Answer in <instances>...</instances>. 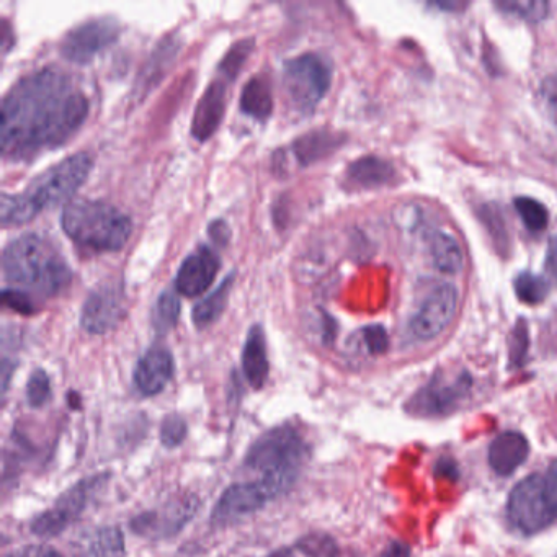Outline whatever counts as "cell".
I'll return each instance as SVG.
<instances>
[{
  "label": "cell",
  "mask_w": 557,
  "mask_h": 557,
  "mask_svg": "<svg viewBox=\"0 0 557 557\" xmlns=\"http://www.w3.org/2000/svg\"><path fill=\"white\" fill-rule=\"evenodd\" d=\"M64 233L87 249L113 252L126 246L133 223L125 213L100 200L76 198L61 214Z\"/></svg>",
  "instance_id": "obj_4"
},
{
  "label": "cell",
  "mask_w": 557,
  "mask_h": 557,
  "mask_svg": "<svg viewBox=\"0 0 557 557\" xmlns=\"http://www.w3.org/2000/svg\"><path fill=\"white\" fill-rule=\"evenodd\" d=\"M435 474L438 475V478H448L456 481L459 475L458 466H456V462H453L451 459H440V461L436 462Z\"/></svg>",
  "instance_id": "obj_42"
},
{
  "label": "cell",
  "mask_w": 557,
  "mask_h": 557,
  "mask_svg": "<svg viewBox=\"0 0 557 557\" xmlns=\"http://www.w3.org/2000/svg\"><path fill=\"white\" fill-rule=\"evenodd\" d=\"M220 270V257L211 247L200 246L182 262L175 276V288L181 295L195 298L210 288Z\"/></svg>",
  "instance_id": "obj_16"
},
{
  "label": "cell",
  "mask_w": 557,
  "mask_h": 557,
  "mask_svg": "<svg viewBox=\"0 0 557 557\" xmlns=\"http://www.w3.org/2000/svg\"><path fill=\"white\" fill-rule=\"evenodd\" d=\"M174 373V355L169 348L154 345L139 358L133 374V383L143 397L158 396L171 383Z\"/></svg>",
  "instance_id": "obj_15"
},
{
  "label": "cell",
  "mask_w": 557,
  "mask_h": 557,
  "mask_svg": "<svg viewBox=\"0 0 557 557\" xmlns=\"http://www.w3.org/2000/svg\"><path fill=\"white\" fill-rule=\"evenodd\" d=\"M528 335L523 327L515 329L513 341H511L510 361L511 367H523L527 360Z\"/></svg>",
  "instance_id": "obj_38"
},
{
  "label": "cell",
  "mask_w": 557,
  "mask_h": 557,
  "mask_svg": "<svg viewBox=\"0 0 557 557\" xmlns=\"http://www.w3.org/2000/svg\"><path fill=\"white\" fill-rule=\"evenodd\" d=\"M0 24H2V27H0V40H2V51L4 53H8L9 48L14 45V35H12V28L11 25H9V22L5 21V18H0Z\"/></svg>",
  "instance_id": "obj_44"
},
{
  "label": "cell",
  "mask_w": 557,
  "mask_h": 557,
  "mask_svg": "<svg viewBox=\"0 0 557 557\" xmlns=\"http://www.w3.org/2000/svg\"><path fill=\"white\" fill-rule=\"evenodd\" d=\"M530 456V443L520 432H504L488 446V465L495 474H513Z\"/></svg>",
  "instance_id": "obj_18"
},
{
  "label": "cell",
  "mask_w": 557,
  "mask_h": 557,
  "mask_svg": "<svg viewBox=\"0 0 557 557\" xmlns=\"http://www.w3.org/2000/svg\"><path fill=\"white\" fill-rule=\"evenodd\" d=\"M544 495L553 507L554 513L557 515V459L550 462L546 474L543 475Z\"/></svg>",
  "instance_id": "obj_40"
},
{
  "label": "cell",
  "mask_w": 557,
  "mask_h": 557,
  "mask_svg": "<svg viewBox=\"0 0 557 557\" xmlns=\"http://www.w3.org/2000/svg\"><path fill=\"white\" fill-rule=\"evenodd\" d=\"M9 557H63V554L48 544H27L9 554Z\"/></svg>",
  "instance_id": "obj_39"
},
{
  "label": "cell",
  "mask_w": 557,
  "mask_h": 557,
  "mask_svg": "<svg viewBox=\"0 0 557 557\" xmlns=\"http://www.w3.org/2000/svg\"><path fill=\"white\" fill-rule=\"evenodd\" d=\"M515 292L527 305H537L547 296V283L543 276L523 272L515 280Z\"/></svg>",
  "instance_id": "obj_30"
},
{
  "label": "cell",
  "mask_w": 557,
  "mask_h": 557,
  "mask_svg": "<svg viewBox=\"0 0 557 557\" xmlns=\"http://www.w3.org/2000/svg\"><path fill=\"white\" fill-rule=\"evenodd\" d=\"M547 272L557 282V239L550 243L549 256H547Z\"/></svg>",
  "instance_id": "obj_45"
},
{
  "label": "cell",
  "mask_w": 557,
  "mask_h": 557,
  "mask_svg": "<svg viewBox=\"0 0 557 557\" xmlns=\"http://www.w3.org/2000/svg\"><path fill=\"white\" fill-rule=\"evenodd\" d=\"M227 83L216 77L210 86L205 89L203 96L198 100L191 120V136L197 141L203 143L220 128L226 113Z\"/></svg>",
  "instance_id": "obj_17"
},
{
  "label": "cell",
  "mask_w": 557,
  "mask_h": 557,
  "mask_svg": "<svg viewBox=\"0 0 557 557\" xmlns=\"http://www.w3.org/2000/svg\"><path fill=\"white\" fill-rule=\"evenodd\" d=\"M125 295L120 283L106 282L94 288L87 296L81 314L84 331L103 335L113 331L125 318Z\"/></svg>",
  "instance_id": "obj_13"
},
{
  "label": "cell",
  "mask_w": 557,
  "mask_h": 557,
  "mask_svg": "<svg viewBox=\"0 0 557 557\" xmlns=\"http://www.w3.org/2000/svg\"><path fill=\"white\" fill-rule=\"evenodd\" d=\"M515 208H517L518 214H520L521 221L528 230L533 231V233L546 230L549 213L540 201L533 200V198L520 197L515 200Z\"/></svg>",
  "instance_id": "obj_29"
},
{
  "label": "cell",
  "mask_w": 557,
  "mask_h": 557,
  "mask_svg": "<svg viewBox=\"0 0 557 557\" xmlns=\"http://www.w3.org/2000/svg\"><path fill=\"white\" fill-rule=\"evenodd\" d=\"M86 557H126L122 528L102 527L94 531L86 546Z\"/></svg>",
  "instance_id": "obj_26"
},
{
  "label": "cell",
  "mask_w": 557,
  "mask_h": 557,
  "mask_svg": "<svg viewBox=\"0 0 557 557\" xmlns=\"http://www.w3.org/2000/svg\"><path fill=\"white\" fill-rule=\"evenodd\" d=\"M363 342L371 355L384 354L387 350V345H389L386 331L381 325H368V327H364Z\"/></svg>",
  "instance_id": "obj_36"
},
{
  "label": "cell",
  "mask_w": 557,
  "mask_h": 557,
  "mask_svg": "<svg viewBox=\"0 0 557 557\" xmlns=\"http://www.w3.org/2000/svg\"><path fill=\"white\" fill-rule=\"evenodd\" d=\"M178 50H181V41H178V38L172 37V35L159 41L148 63L145 64L141 73H139L135 86V96H138L139 99H145L148 94H151V90L161 83L169 67L174 64Z\"/></svg>",
  "instance_id": "obj_19"
},
{
  "label": "cell",
  "mask_w": 557,
  "mask_h": 557,
  "mask_svg": "<svg viewBox=\"0 0 557 557\" xmlns=\"http://www.w3.org/2000/svg\"><path fill=\"white\" fill-rule=\"evenodd\" d=\"M122 34V24L115 17H96L76 25L64 35L60 45L61 57L71 63L87 64L112 47Z\"/></svg>",
  "instance_id": "obj_12"
},
{
  "label": "cell",
  "mask_w": 557,
  "mask_h": 557,
  "mask_svg": "<svg viewBox=\"0 0 557 557\" xmlns=\"http://www.w3.org/2000/svg\"><path fill=\"white\" fill-rule=\"evenodd\" d=\"M253 47H256L253 38H243V40L234 44L230 51H227L226 57L221 61L220 67H218L221 79L226 81V83L236 79L240 71H243L244 64L249 60Z\"/></svg>",
  "instance_id": "obj_28"
},
{
  "label": "cell",
  "mask_w": 557,
  "mask_h": 557,
  "mask_svg": "<svg viewBox=\"0 0 557 557\" xmlns=\"http://www.w3.org/2000/svg\"><path fill=\"white\" fill-rule=\"evenodd\" d=\"M471 391L472 377L466 371H436L435 376L410 397L407 410L422 419H440L461 409L471 397Z\"/></svg>",
  "instance_id": "obj_7"
},
{
  "label": "cell",
  "mask_w": 557,
  "mask_h": 557,
  "mask_svg": "<svg viewBox=\"0 0 557 557\" xmlns=\"http://www.w3.org/2000/svg\"><path fill=\"white\" fill-rule=\"evenodd\" d=\"M332 70L324 57L305 53L283 64V89L293 109L311 115L331 89Z\"/></svg>",
  "instance_id": "obj_6"
},
{
  "label": "cell",
  "mask_w": 557,
  "mask_h": 557,
  "mask_svg": "<svg viewBox=\"0 0 557 557\" xmlns=\"http://www.w3.org/2000/svg\"><path fill=\"white\" fill-rule=\"evenodd\" d=\"M278 497V492L262 479L234 482L218 498L213 513H211V523L214 527L237 523V521L262 510L269 502Z\"/></svg>",
  "instance_id": "obj_11"
},
{
  "label": "cell",
  "mask_w": 557,
  "mask_h": 557,
  "mask_svg": "<svg viewBox=\"0 0 557 557\" xmlns=\"http://www.w3.org/2000/svg\"><path fill=\"white\" fill-rule=\"evenodd\" d=\"M233 283L234 273H230L214 292H211L207 298L201 299L200 302L195 305L194 311H191V319H194V324L198 329L210 327L211 324H214L220 319V315L226 309Z\"/></svg>",
  "instance_id": "obj_24"
},
{
  "label": "cell",
  "mask_w": 557,
  "mask_h": 557,
  "mask_svg": "<svg viewBox=\"0 0 557 557\" xmlns=\"http://www.w3.org/2000/svg\"><path fill=\"white\" fill-rule=\"evenodd\" d=\"M498 8L508 14L518 15L528 22H541L549 12V4L541 2V0H531V2H520V0H511V2H500Z\"/></svg>",
  "instance_id": "obj_33"
},
{
  "label": "cell",
  "mask_w": 557,
  "mask_h": 557,
  "mask_svg": "<svg viewBox=\"0 0 557 557\" xmlns=\"http://www.w3.org/2000/svg\"><path fill=\"white\" fill-rule=\"evenodd\" d=\"M106 472L102 474L89 475L83 481L76 482L73 487L64 491L54 502L53 507L41 511L40 515L30 521V530L35 536L54 537L60 536L64 530L71 527L81 515L89 507L90 498L99 492L109 481Z\"/></svg>",
  "instance_id": "obj_8"
},
{
  "label": "cell",
  "mask_w": 557,
  "mask_h": 557,
  "mask_svg": "<svg viewBox=\"0 0 557 557\" xmlns=\"http://www.w3.org/2000/svg\"><path fill=\"white\" fill-rule=\"evenodd\" d=\"M430 253H432L433 265L443 273L461 272L462 252L455 237L445 233H435L430 239Z\"/></svg>",
  "instance_id": "obj_25"
},
{
  "label": "cell",
  "mask_w": 557,
  "mask_h": 557,
  "mask_svg": "<svg viewBox=\"0 0 557 557\" xmlns=\"http://www.w3.org/2000/svg\"><path fill=\"white\" fill-rule=\"evenodd\" d=\"M200 510V498L195 494H181L161 507L143 511L129 520L136 536L149 541H164L177 536Z\"/></svg>",
  "instance_id": "obj_10"
},
{
  "label": "cell",
  "mask_w": 557,
  "mask_h": 557,
  "mask_svg": "<svg viewBox=\"0 0 557 557\" xmlns=\"http://www.w3.org/2000/svg\"><path fill=\"white\" fill-rule=\"evenodd\" d=\"M381 557H410L409 544L393 541V543L387 544Z\"/></svg>",
  "instance_id": "obj_43"
},
{
  "label": "cell",
  "mask_w": 557,
  "mask_h": 557,
  "mask_svg": "<svg viewBox=\"0 0 557 557\" xmlns=\"http://www.w3.org/2000/svg\"><path fill=\"white\" fill-rule=\"evenodd\" d=\"M181 315V301L172 292L161 293L154 308H152V327L159 335L169 334L177 324Z\"/></svg>",
  "instance_id": "obj_27"
},
{
  "label": "cell",
  "mask_w": 557,
  "mask_h": 557,
  "mask_svg": "<svg viewBox=\"0 0 557 557\" xmlns=\"http://www.w3.org/2000/svg\"><path fill=\"white\" fill-rule=\"evenodd\" d=\"M507 515L524 534L540 533L556 523L557 515L544 495L543 475H528L515 485L508 497Z\"/></svg>",
  "instance_id": "obj_9"
},
{
  "label": "cell",
  "mask_w": 557,
  "mask_h": 557,
  "mask_svg": "<svg viewBox=\"0 0 557 557\" xmlns=\"http://www.w3.org/2000/svg\"><path fill=\"white\" fill-rule=\"evenodd\" d=\"M2 302L8 308L14 309V311L21 312L24 315H32L37 312V306H35L30 293L22 292V289L5 288L2 292Z\"/></svg>",
  "instance_id": "obj_35"
},
{
  "label": "cell",
  "mask_w": 557,
  "mask_h": 557,
  "mask_svg": "<svg viewBox=\"0 0 557 557\" xmlns=\"http://www.w3.org/2000/svg\"><path fill=\"white\" fill-rule=\"evenodd\" d=\"M208 233H210L213 243L218 244L220 247H224L230 243L231 230L230 226H227L226 221H213V223L208 226Z\"/></svg>",
  "instance_id": "obj_41"
},
{
  "label": "cell",
  "mask_w": 557,
  "mask_h": 557,
  "mask_svg": "<svg viewBox=\"0 0 557 557\" xmlns=\"http://www.w3.org/2000/svg\"><path fill=\"white\" fill-rule=\"evenodd\" d=\"M267 557H295V554L283 547V549L275 550V553L269 554Z\"/></svg>",
  "instance_id": "obj_47"
},
{
  "label": "cell",
  "mask_w": 557,
  "mask_h": 557,
  "mask_svg": "<svg viewBox=\"0 0 557 557\" xmlns=\"http://www.w3.org/2000/svg\"><path fill=\"white\" fill-rule=\"evenodd\" d=\"M458 308V292L449 283L435 286L410 322L412 334L419 341L438 337L455 318Z\"/></svg>",
  "instance_id": "obj_14"
},
{
  "label": "cell",
  "mask_w": 557,
  "mask_h": 557,
  "mask_svg": "<svg viewBox=\"0 0 557 557\" xmlns=\"http://www.w3.org/2000/svg\"><path fill=\"white\" fill-rule=\"evenodd\" d=\"M92 169V159L87 152H76L54 164L32 182L28 190L21 195L25 208L32 218L45 208L70 203L77 190L83 187Z\"/></svg>",
  "instance_id": "obj_5"
},
{
  "label": "cell",
  "mask_w": 557,
  "mask_h": 557,
  "mask_svg": "<svg viewBox=\"0 0 557 557\" xmlns=\"http://www.w3.org/2000/svg\"><path fill=\"white\" fill-rule=\"evenodd\" d=\"M298 547L309 557H337L334 541L325 534H309L308 537L299 541Z\"/></svg>",
  "instance_id": "obj_34"
},
{
  "label": "cell",
  "mask_w": 557,
  "mask_h": 557,
  "mask_svg": "<svg viewBox=\"0 0 557 557\" xmlns=\"http://www.w3.org/2000/svg\"><path fill=\"white\" fill-rule=\"evenodd\" d=\"M51 394V380L44 368H37L34 373L28 377L27 383V403L34 409L47 406L50 403Z\"/></svg>",
  "instance_id": "obj_31"
},
{
  "label": "cell",
  "mask_w": 557,
  "mask_h": 557,
  "mask_svg": "<svg viewBox=\"0 0 557 557\" xmlns=\"http://www.w3.org/2000/svg\"><path fill=\"white\" fill-rule=\"evenodd\" d=\"M187 420L181 413H168L161 423V443L165 448H178L187 438Z\"/></svg>",
  "instance_id": "obj_32"
},
{
  "label": "cell",
  "mask_w": 557,
  "mask_h": 557,
  "mask_svg": "<svg viewBox=\"0 0 557 557\" xmlns=\"http://www.w3.org/2000/svg\"><path fill=\"white\" fill-rule=\"evenodd\" d=\"M5 280L22 292L53 298L70 286L73 272L57 247L38 234H24L2 253Z\"/></svg>",
  "instance_id": "obj_2"
},
{
  "label": "cell",
  "mask_w": 557,
  "mask_h": 557,
  "mask_svg": "<svg viewBox=\"0 0 557 557\" xmlns=\"http://www.w3.org/2000/svg\"><path fill=\"white\" fill-rule=\"evenodd\" d=\"M240 112L257 122H267L273 112L272 84L263 74H256L244 84L240 92Z\"/></svg>",
  "instance_id": "obj_21"
},
{
  "label": "cell",
  "mask_w": 557,
  "mask_h": 557,
  "mask_svg": "<svg viewBox=\"0 0 557 557\" xmlns=\"http://www.w3.org/2000/svg\"><path fill=\"white\" fill-rule=\"evenodd\" d=\"M394 169L377 158H361L348 165L347 182L357 188H376L393 178Z\"/></svg>",
  "instance_id": "obj_23"
},
{
  "label": "cell",
  "mask_w": 557,
  "mask_h": 557,
  "mask_svg": "<svg viewBox=\"0 0 557 557\" xmlns=\"http://www.w3.org/2000/svg\"><path fill=\"white\" fill-rule=\"evenodd\" d=\"M308 456L309 445L301 430L293 423H282L267 430L249 446L243 466L283 495L298 481Z\"/></svg>",
  "instance_id": "obj_3"
},
{
  "label": "cell",
  "mask_w": 557,
  "mask_h": 557,
  "mask_svg": "<svg viewBox=\"0 0 557 557\" xmlns=\"http://www.w3.org/2000/svg\"><path fill=\"white\" fill-rule=\"evenodd\" d=\"M540 94L547 115H549L557 125V76L546 77L544 83L541 84Z\"/></svg>",
  "instance_id": "obj_37"
},
{
  "label": "cell",
  "mask_w": 557,
  "mask_h": 557,
  "mask_svg": "<svg viewBox=\"0 0 557 557\" xmlns=\"http://www.w3.org/2000/svg\"><path fill=\"white\" fill-rule=\"evenodd\" d=\"M243 371L247 383L253 389H262L270 374L269 351H267L265 331L256 324L247 332L243 348Z\"/></svg>",
  "instance_id": "obj_20"
},
{
  "label": "cell",
  "mask_w": 557,
  "mask_h": 557,
  "mask_svg": "<svg viewBox=\"0 0 557 557\" xmlns=\"http://www.w3.org/2000/svg\"><path fill=\"white\" fill-rule=\"evenodd\" d=\"M89 115V100L57 67L22 77L0 112V151L8 161H30L70 141Z\"/></svg>",
  "instance_id": "obj_1"
},
{
  "label": "cell",
  "mask_w": 557,
  "mask_h": 557,
  "mask_svg": "<svg viewBox=\"0 0 557 557\" xmlns=\"http://www.w3.org/2000/svg\"><path fill=\"white\" fill-rule=\"evenodd\" d=\"M341 146V136L327 129H312L299 136L292 145V152L301 168L314 164Z\"/></svg>",
  "instance_id": "obj_22"
},
{
  "label": "cell",
  "mask_w": 557,
  "mask_h": 557,
  "mask_svg": "<svg viewBox=\"0 0 557 557\" xmlns=\"http://www.w3.org/2000/svg\"><path fill=\"white\" fill-rule=\"evenodd\" d=\"M67 403H70L71 409H81V406H83V400H81V396L76 391H71L67 394Z\"/></svg>",
  "instance_id": "obj_46"
}]
</instances>
